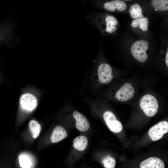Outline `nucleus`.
<instances>
[{"label":"nucleus","mask_w":168,"mask_h":168,"mask_svg":"<svg viewBox=\"0 0 168 168\" xmlns=\"http://www.w3.org/2000/svg\"><path fill=\"white\" fill-rule=\"evenodd\" d=\"M140 106L145 114L149 117L154 115L158 109L157 100L154 96L149 94L145 95L141 98Z\"/></svg>","instance_id":"1"},{"label":"nucleus","mask_w":168,"mask_h":168,"mask_svg":"<svg viewBox=\"0 0 168 168\" xmlns=\"http://www.w3.org/2000/svg\"><path fill=\"white\" fill-rule=\"evenodd\" d=\"M149 47L148 42L144 40L137 41L132 45L131 48L133 56L138 61L143 62L147 58L146 52Z\"/></svg>","instance_id":"2"},{"label":"nucleus","mask_w":168,"mask_h":168,"mask_svg":"<svg viewBox=\"0 0 168 168\" xmlns=\"http://www.w3.org/2000/svg\"><path fill=\"white\" fill-rule=\"evenodd\" d=\"M19 102L21 109L27 112L33 111L36 108L38 104L36 97L33 94L28 92L21 94Z\"/></svg>","instance_id":"3"},{"label":"nucleus","mask_w":168,"mask_h":168,"mask_svg":"<svg viewBox=\"0 0 168 168\" xmlns=\"http://www.w3.org/2000/svg\"><path fill=\"white\" fill-rule=\"evenodd\" d=\"M168 132V122L162 121L152 127L149 129L148 134L152 141H156L161 138Z\"/></svg>","instance_id":"4"},{"label":"nucleus","mask_w":168,"mask_h":168,"mask_svg":"<svg viewBox=\"0 0 168 168\" xmlns=\"http://www.w3.org/2000/svg\"><path fill=\"white\" fill-rule=\"evenodd\" d=\"M103 118L108 128L114 133H119L122 130L121 123L117 119L115 114L111 111H106L103 114Z\"/></svg>","instance_id":"5"},{"label":"nucleus","mask_w":168,"mask_h":168,"mask_svg":"<svg viewBox=\"0 0 168 168\" xmlns=\"http://www.w3.org/2000/svg\"><path fill=\"white\" fill-rule=\"evenodd\" d=\"M134 89L131 84H124L117 92L115 98L121 101H126L132 98L134 94Z\"/></svg>","instance_id":"6"},{"label":"nucleus","mask_w":168,"mask_h":168,"mask_svg":"<svg viewBox=\"0 0 168 168\" xmlns=\"http://www.w3.org/2000/svg\"><path fill=\"white\" fill-rule=\"evenodd\" d=\"M98 75L99 81L103 84L110 82L113 78L112 70L111 66L107 63L100 64L98 68Z\"/></svg>","instance_id":"7"},{"label":"nucleus","mask_w":168,"mask_h":168,"mask_svg":"<svg viewBox=\"0 0 168 168\" xmlns=\"http://www.w3.org/2000/svg\"><path fill=\"white\" fill-rule=\"evenodd\" d=\"M73 116L76 120V127L77 129L82 132L86 131L89 129V123L82 114L76 111L73 113Z\"/></svg>","instance_id":"8"},{"label":"nucleus","mask_w":168,"mask_h":168,"mask_svg":"<svg viewBox=\"0 0 168 168\" xmlns=\"http://www.w3.org/2000/svg\"><path fill=\"white\" fill-rule=\"evenodd\" d=\"M164 162L161 159L156 157L149 158L142 161L140 164V168H164Z\"/></svg>","instance_id":"9"},{"label":"nucleus","mask_w":168,"mask_h":168,"mask_svg":"<svg viewBox=\"0 0 168 168\" xmlns=\"http://www.w3.org/2000/svg\"><path fill=\"white\" fill-rule=\"evenodd\" d=\"M67 136V133L65 129L63 127L58 125L53 129L50 140L52 143H56L66 138Z\"/></svg>","instance_id":"10"},{"label":"nucleus","mask_w":168,"mask_h":168,"mask_svg":"<svg viewBox=\"0 0 168 168\" xmlns=\"http://www.w3.org/2000/svg\"><path fill=\"white\" fill-rule=\"evenodd\" d=\"M104 7L108 11L114 12L115 9L119 11L124 10L126 8V4L124 1L114 0L107 2L104 4Z\"/></svg>","instance_id":"11"},{"label":"nucleus","mask_w":168,"mask_h":168,"mask_svg":"<svg viewBox=\"0 0 168 168\" xmlns=\"http://www.w3.org/2000/svg\"><path fill=\"white\" fill-rule=\"evenodd\" d=\"M88 143L87 138L84 136H78L73 140V147L77 150L82 151L86 147Z\"/></svg>","instance_id":"12"},{"label":"nucleus","mask_w":168,"mask_h":168,"mask_svg":"<svg viewBox=\"0 0 168 168\" xmlns=\"http://www.w3.org/2000/svg\"><path fill=\"white\" fill-rule=\"evenodd\" d=\"M149 21L147 18H141L134 19L131 23L132 27H139L143 31L148 29Z\"/></svg>","instance_id":"13"},{"label":"nucleus","mask_w":168,"mask_h":168,"mask_svg":"<svg viewBox=\"0 0 168 168\" xmlns=\"http://www.w3.org/2000/svg\"><path fill=\"white\" fill-rule=\"evenodd\" d=\"M106 31L112 33L116 30V27L115 26L118 23V21L116 18L113 16L107 15L106 18Z\"/></svg>","instance_id":"14"},{"label":"nucleus","mask_w":168,"mask_h":168,"mask_svg":"<svg viewBox=\"0 0 168 168\" xmlns=\"http://www.w3.org/2000/svg\"><path fill=\"white\" fill-rule=\"evenodd\" d=\"M142 11L141 7L137 3L131 5L129 11L130 17L135 19L143 18L144 16L142 14Z\"/></svg>","instance_id":"15"},{"label":"nucleus","mask_w":168,"mask_h":168,"mask_svg":"<svg viewBox=\"0 0 168 168\" xmlns=\"http://www.w3.org/2000/svg\"><path fill=\"white\" fill-rule=\"evenodd\" d=\"M29 126L34 138H37L41 130V126L36 120H31L29 123Z\"/></svg>","instance_id":"16"},{"label":"nucleus","mask_w":168,"mask_h":168,"mask_svg":"<svg viewBox=\"0 0 168 168\" xmlns=\"http://www.w3.org/2000/svg\"><path fill=\"white\" fill-rule=\"evenodd\" d=\"M151 5L157 10L164 11L168 10V0H153Z\"/></svg>","instance_id":"17"},{"label":"nucleus","mask_w":168,"mask_h":168,"mask_svg":"<svg viewBox=\"0 0 168 168\" xmlns=\"http://www.w3.org/2000/svg\"><path fill=\"white\" fill-rule=\"evenodd\" d=\"M101 162L105 168H114L116 161L114 157L107 155L102 158Z\"/></svg>","instance_id":"18"},{"label":"nucleus","mask_w":168,"mask_h":168,"mask_svg":"<svg viewBox=\"0 0 168 168\" xmlns=\"http://www.w3.org/2000/svg\"><path fill=\"white\" fill-rule=\"evenodd\" d=\"M19 159L20 165L22 168H30L31 161L27 156L22 155L20 156Z\"/></svg>","instance_id":"19"},{"label":"nucleus","mask_w":168,"mask_h":168,"mask_svg":"<svg viewBox=\"0 0 168 168\" xmlns=\"http://www.w3.org/2000/svg\"><path fill=\"white\" fill-rule=\"evenodd\" d=\"M166 62L167 66H168V52L167 51L166 54Z\"/></svg>","instance_id":"20"},{"label":"nucleus","mask_w":168,"mask_h":168,"mask_svg":"<svg viewBox=\"0 0 168 168\" xmlns=\"http://www.w3.org/2000/svg\"><path fill=\"white\" fill-rule=\"evenodd\" d=\"M155 10H156V11H157V10L156 9H155Z\"/></svg>","instance_id":"21"}]
</instances>
